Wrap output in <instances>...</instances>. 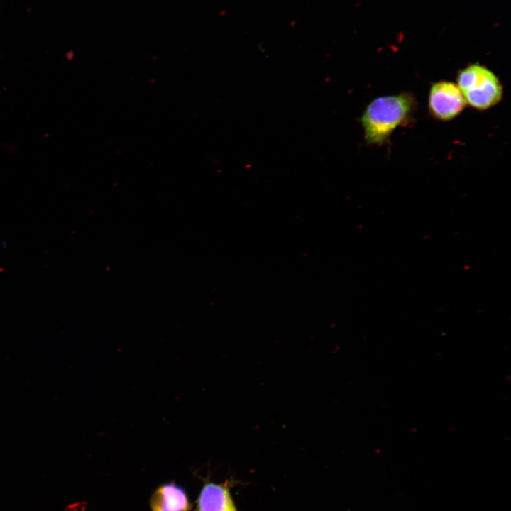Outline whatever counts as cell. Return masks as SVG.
Returning a JSON list of instances; mask_svg holds the SVG:
<instances>
[{
	"mask_svg": "<svg viewBox=\"0 0 511 511\" xmlns=\"http://www.w3.org/2000/svg\"><path fill=\"white\" fill-rule=\"evenodd\" d=\"M152 511H189L190 504L185 490L174 483L158 488L150 498Z\"/></svg>",
	"mask_w": 511,
	"mask_h": 511,
	"instance_id": "cell-5",
	"label": "cell"
},
{
	"mask_svg": "<svg viewBox=\"0 0 511 511\" xmlns=\"http://www.w3.org/2000/svg\"><path fill=\"white\" fill-rule=\"evenodd\" d=\"M457 86L466 104L478 110L494 106L503 95V87L497 75L476 63L459 71Z\"/></svg>",
	"mask_w": 511,
	"mask_h": 511,
	"instance_id": "cell-2",
	"label": "cell"
},
{
	"mask_svg": "<svg viewBox=\"0 0 511 511\" xmlns=\"http://www.w3.org/2000/svg\"><path fill=\"white\" fill-rule=\"evenodd\" d=\"M466 104L457 84L448 81H439L432 85L428 106L434 118L441 121L451 120L463 110Z\"/></svg>",
	"mask_w": 511,
	"mask_h": 511,
	"instance_id": "cell-3",
	"label": "cell"
},
{
	"mask_svg": "<svg viewBox=\"0 0 511 511\" xmlns=\"http://www.w3.org/2000/svg\"><path fill=\"white\" fill-rule=\"evenodd\" d=\"M194 511H237L227 484L206 483Z\"/></svg>",
	"mask_w": 511,
	"mask_h": 511,
	"instance_id": "cell-4",
	"label": "cell"
},
{
	"mask_svg": "<svg viewBox=\"0 0 511 511\" xmlns=\"http://www.w3.org/2000/svg\"><path fill=\"white\" fill-rule=\"evenodd\" d=\"M414 100L408 93L380 97L373 100L361 117L365 139L369 144H381L409 118Z\"/></svg>",
	"mask_w": 511,
	"mask_h": 511,
	"instance_id": "cell-1",
	"label": "cell"
}]
</instances>
